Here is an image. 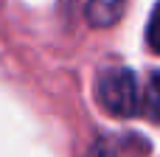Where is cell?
<instances>
[{
  "instance_id": "obj_1",
  "label": "cell",
  "mask_w": 160,
  "mask_h": 157,
  "mask_svg": "<svg viewBox=\"0 0 160 157\" xmlns=\"http://www.w3.org/2000/svg\"><path fill=\"white\" fill-rule=\"evenodd\" d=\"M96 98L98 104L118 118H129L141 112L138 81L129 67H107L96 79Z\"/></svg>"
},
{
  "instance_id": "obj_2",
  "label": "cell",
  "mask_w": 160,
  "mask_h": 157,
  "mask_svg": "<svg viewBox=\"0 0 160 157\" xmlns=\"http://www.w3.org/2000/svg\"><path fill=\"white\" fill-rule=\"evenodd\" d=\"M127 11V0H90L84 14H87V22L96 25V28H110L115 25Z\"/></svg>"
},
{
  "instance_id": "obj_3",
  "label": "cell",
  "mask_w": 160,
  "mask_h": 157,
  "mask_svg": "<svg viewBox=\"0 0 160 157\" xmlns=\"http://www.w3.org/2000/svg\"><path fill=\"white\" fill-rule=\"evenodd\" d=\"M141 110L149 121L160 124V70H155L143 87V98H141Z\"/></svg>"
},
{
  "instance_id": "obj_4",
  "label": "cell",
  "mask_w": 160,
  "mask_h": 157,
  "mask_svg": "<svg viewBox=\"0 0 160 157\" xmlns=\"http://www.w3.org/2000/svg\"><path fill=\"white\" fill-rule=\"evenodd\" d=\"M146 45H149V51H152V53H158V56H160V3L152 8V14H149V25H146Z\"/></svg>"
},
{
  "instance_id": "obj_5",
  "label": "cell",
  "mask_w": 160,
  "mask_h": 157,
  "mask_svg": "<svg viewBox=\"0 0 160 157\" xmlns=\"http://www.w3.org/2000/svg\"><path fill=\"white\" fill-rule=\"evenodd\" d=\"M93 157H115V155H112L104 143H98V146H96V152H93Z\"/></svg>"
}]
</instances>
